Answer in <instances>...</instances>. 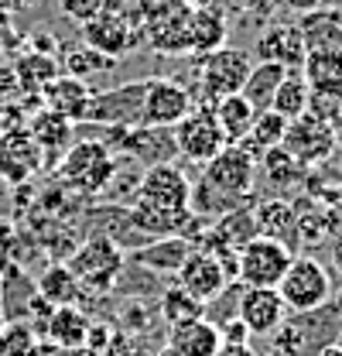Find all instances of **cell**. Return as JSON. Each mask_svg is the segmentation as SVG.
I'll use <instances>...</instances> for the list:
<instances>
[{
  "label": "cell",
  "mask_w": 342,
  "mask_h": 356,
  "mask_svg": "<svg viewBox=\"0 0 342 356\" xmlns=\"http://www.w3.org/2000/svg\"><path fill=\"white\" fill-rule=\"evenodd\" d=\"M250 55L243 48H215L209 55H199L195 58V99L199 103H219L222 96H233L240 92L247 76H250Z\"/></svg>",
  "instance_id": "obj_5"
},
{
  "label": "cell",
  "mask_w": 342,
  "mask_h": 356,
  "mask_svg": "<svg viewBox=\"0 0 342 356\" xmlns=\"http://www.w3.org/2000/svg\"><path fill=\"white\" fill-rule=\"evenodd\" d=\"M44 332L58 350H79V346H86L89 315L79 305H55L51 315L44 318Z\"/></svg>",
  "instance_id": "obj_25"
},
{
  "label": "cell",
  "mask_w": 342,
  "mask_h": 356,
  "mask_svg": "<svg viewBox=\"0 0 342 356\" xmlns=\"http://www.w3.org/2000/svg\"><path fill=\"white\" fill-rule=\"evenodd\" d=\"M38 295H42L44 302H51V305H76L79 302V281H76V274L69 270L65 261H58V264H48L44 267V274L38 277Z\"/></svg>",
  "instance_id": "obj_30"
},
{
  "label": "cell",
  "mask_w": 342,
  "mask_h": 356,
  "mask_svg": "<svg viewBox=\"0 0 342 356\" xmlns=\"http://www.w3.org/2000/svg\"><path fill=\"white\" fill-rule=\"evenodd\" d=\"M117 62H120V58H110V55H103V51H96V48H89V44H79V48H72V51L65 55V72L76 76V79H83V83H92L96 76L117 69Z\"/></svg>",
  "instance_id": "obj_35"
},
{
  "label": "cell",
  "mask_w": 342,
  "mask_h": 356,
  "mask_svg": "<svg viewBox=\"0 0 342 356\" xmlns=\"http://www.w3.org/2000/svg\"><path fill=\"white\" fill-rule=\"evenodd\" d=\"M7 131V124H3V110H0V134Z\"/></svg>",
  "instance_id": "obj_45"
},
{
  "label": "cell",
  "mask_w": 342,
  "mask_h": 356,
  "mask_svg": "<svg viewBox=\"0 0 342 356\" xmlns=\"http://www.w3.org/2000/svg\"><path fill=\"white\" fill-rule=\"evenodd\" d=\"M301 76L311 96L342 99V51H304Z\"/></svg>",
  "instance_id": "obj_24"
},
{
  "label": "cell",
  "mask_w": 342,
  "mask_h": 356,
  "mask_svg": "<svg viewBox=\"0 0 342 356\" xmlns=\"http://www.w3.org/2000/svg\"><path fill=\"white\" fill-rule=\"evenodd\" d=\"M133 10H137V17H140V24L147 31L154 24H165L171 17L192 10V3L188 0H133Z\"/></svg>",
  "instance_id": "obj_36"
},
{
  "label": "cell",
  "mask_w": 342,
  "mask_h": 356,
  "mask_svg": "<svg viewBox=\"0 0 342 356\" xmlns=\"http://www.w3.org/2000/svg\"><path fill=\"white\" fill-rule=\"evenodd\" d=\"M213 110H215V120H219V127H222V134H226V140H229V144L243 140V137L250 134V127H254L256 113H260L243 92L222 96L219 103H213Z\"/></svg>",
  "instance_id": "obj_26"
},
{
  "label": "cell",
  "mask_w": 342,
  "mask_h": 356,
  "mask_svg": "<svg viewBox=\"0 0 342 356\" xmlns=\"http://www.w3.org/2000/svg\"><path fill=\"white\" fill-rule=\"evenodd\" d=\"M281 147L298 161L301 168H318L325 165L336 147H339V127H332L329 120L315 117L311 110L301 113L295 120H288V131H284V140Z\"/></svg>",
  "instance_id": "obj_9"
},
{
  "label": "cell",
  "mask_w": 342,
  "mask_h": 356,
  "mask_svg": "<svg viewBox=\"0 0 342 356\" xmlns=\"http://www.w3.org/2000/svg\"><path fill=\"white\" fill-rule=\"evenodd\" d=\"M158 309H161V318H165L168 325H178V322H188V318L206 315V302L195 298L192 291H185V288L174 281V284H168V288L161 291Z\"/></svg>",
  "instance_id": "obj_34"
},
{
  "label": "cell",
  "mask_w": 342,
  "mask_h": 356,
  "mask_svg": "<svg viewBox=\"0 0 342 356\" xmlns=\"http://www.w3.org/2000/svg\"><path fill=\"white\" fill-rule=\"evenodd\" d=\"M256 168L263 172L267 185H270V188H277V192H284V188L298 185L301 178L308 175V168H301L298 161H295L281 144H277V147H270V151H263V158L256 161Z\"/></svg>",
  "instance_id": "obj_32"
},
{
  "label": "cell",
  "mask_w": 342,
  "mask_h": 356,
  "mask_svg": "<svg viewBox=\"0 0 342 356\" xmlns=\"http://www.w3.org/2000/svg\"><path fill=\"white\" fill-rule=\"evenodd\" d=\"M171 131H174V144H178V158L188 161V165H199V168L206 161H213L215 154L229 144L222 127H219V120H215L213 103H195L188 110V117H181Z\"/></svg>",
  "instance_id": "obj_6"
},
{
  "label": "cell",
  "mask_w": 342,
  "mask_h": 356,
  "mask_svg": "<svg viewBox=\"0 0 342 356\" xmlns=\"http://www.w3.org/2000/svg\"><path fill=\"white\" fill-rule=\"evenodd\" d=\"M103 7H106V0H58V10L69 21H76V24H86V21L99 17Z\"/></svg>",
  "instance_id": "obj_38"
},
{
  "label": "cell",
  "mask_w": 342,
  "mask_h": 356,
  "mask_svg": "<svg viewBox=\"0 0 342 356\" xmlns=\"http://www.w3.org/2000/svg\"><path fill=\"white\" fill-rule=\"evenodd\" d=\"M199 175L206 178L213 188L233 195V199H250L256 181V161L240 144H226L213 161H206L199 168Z\"/></svg>",
  "instance_id": "obj_12"
},
{
  "label": "cell",
  "mask_w": 342,
  "mask_h": 356,
  "mask_svg": "<svg viewBox=\"0 0 342 356\" xmlns=\"http://www.w3.org/2000/svg\"><path fill=\"white\" fill-rule=\"evenodd\" d=\"M38 168H44L42 147L35 144L31 131L21 124V127H7L0 134V178L3 181H28Z\"/></svg>",
  "instance_id": "obj_13"
},
{
  "label": "cell",
  "mask_w": 342,
  "mask_h": 356,
  "mask_svg": "<svg viewBox=\"0 0 342 356\" xmlns=\"http://www.w3.org/2000/svg\"><path fill=\"white\" fill-rule=\"evenodd\" d=\"M277 295L288 312H311L332 298V274L315 257H291V267L277 284Z\"/></svg>",
  "instance_id": "obj_10"
},
{
  "label": "cell",
  "mask_w": 342,
  "mask_h": 356,
  "mask_svg": "<svg viewBox=\"0 0 342 356\" xmlns=\"http://www.w3.org/2000/svg\"><path fill=\"white\" fill-rule=\"evenodd\" d=\"M69 270L79 281V291L86 295H106L120 284V274L127 270V254L106 240V236H89L83 247L69 254Z\"/></svg>",
  "instance_id": "obj_4"
},
{
  "label": "cell",
  "mask_w": 342,
  "mask_h": 356,
  "mask_svg": "<svg viewBox=\"0 0 342 356\" xmlns=\"http://www.w3.org/2000/svg\"><path fill=\"white\" fill-rule=\"evenodd\" d=\"M31 137H35V144L42 147V158L48 168H55L58 161H62V154L69 151V144L76 140V124L72 120H65L62 113H51V110H35L31 113V120L24 124Z\"/></svg>",
  "instance_id": "obj_17"
},
{
  "label": "cell",
  "mask_w": 342,
  "mask_h": 356,
  "mask_svg": "<svg viewBox=\"0 0 342 356\" xmlns=\"http://www.w3.org/2000/svg\"><path fill=\"white\" fill-rule=\"evenodd\" d=\"M174 281L185 288V291H192L195 298H202V302H209L215 298L233 277H229V270L226 264L215 257L213 250H206V247H195L188 257H185V264L178 267V274H174Z\"/></svg>",
  "instance_id": "obj_14"
},
{
  "label": "cell",
  "mask_w": 342,
  "mask_h": 356,
  "mask_svg": "<svg viewBox=\"0 0 342 356\" xmlns=\"http://www.w3.org/2000/svg\"><path fill=\"white\" fill-rule=\"evenodd\" d=\"M254 222L260 236H270L277 243H284L288 250H295L301 243L298 236V209L288 199H263L254 209Z\"/></svg>",
  "instance_id": "obj_21"
},
{
  "label": "cell",
  "mask_w": 342,
  "mask_h": 356,
  "mask_svg": "<svg viewBox=\"0 0 342 356\" xmlns=\"http://www.w3.org/2000/svg\"><path fill=\"white\" fill-rule=\"evenodd\" d=\"M195 92L178 83L174 76H151L147 79V92H144V113L140 124L151 127H174L181 117H188V110L195 106Z\"/></svg>",
  "instance_id": "obj_11"
},
{
  "label": "cell",
  "mask_w": 342,
  "mask_h": 356,
  "mask_svg": "<svg viewBox=\"0 0 342 356\" xmlns=\"http://www.w3.org/2000/svg\"><path fill=\"white\" fill-rule=\"evenodd\" d=\"M342 332V312L332 305V298L325 305L311 312H288V318L270 332L274 350L284 356H315L322 346L336 343Z\"/></svg>",
  "instance_id": "obj_1"
},
{
  "label": "cell",
  "mask_w": 342,
  "mask_h": 356,
  "mask_svg": "<svg viewBox=\"0 0 342 356\" xmlns=\"http://www.w3.org/2000/svg\"><path fill=\"white\" fill-rule=\"evenodd\" d=\"M291 257L295 250L256 233L254 240H247L236 250V281L243 288H277L284 270L291 267Z\"/></svg>",
  "instance_id": "obj_8"
},
{
  "label": "cell",
  "mask_w": 342,
  "mask_h": 356,
  "mask_svg": "<svg viewBox=\"0 0 342 356\" xmlns=\"http://www.w3.org/2000/svg\"><path fill=\"white\" fill-rule=\"evenodd\" d=\"M168 346L181 356H215L219 346H222V336H219L215 322L199 315V318L168 325Z\"/></svg>",
  "instance_id": "obj_22"
},
{
  "label": "cell",
  "mask_w": 342,
  "mask_h": 356,
  "mask_svg": "<svg viewBox=\"0 0 342 356\" xmlns=\"http://www.w3.org/2000/svg\"><path fill=\"white\" fill-rule=\"evenodd\" d=\"M188 14H192V10L171 17L165 24L147 28V31H144V44H147L154 55H165V58H181V55H188Z\"/></svg>",
  "instance_id": "obj_27"
},
{
  "label": "cell",
  "mask_w": 342,
  "mask_h": 356,
  "mask_svg": "<svg viewBox=\"0 0 342 356\" xmlns=\"http://www.w3.org/2000/svg\"><path fill=\"white\" fill-rule=\"evenodd\" d=\"M267 356H284V353H277V350H270V353H267Z\"/></svg>",
  "instance_id": "obj_46"
},
{
  "label": "cell",
  "mask_w": 342,
  "mask_h": 356,
  "mask_svg": "<svg viewBox=\"0 0 342 356\" xmlns=\"http://www.w3.org/2000/svg\"><path fill=\"white\" fill-rule=\"evenodd\" d=\"M154 356H181V353H174V350H171L168 343H165V346H161V350H158V353H154Z\"/></svg>",
  "instance_id": "obj_44"
},
{
  "label": "cell",
  "mask_w": 342,
  "mask_h": 356,
  "mask_svg": "<svg viewBox=\"0 0 342 356\" xmlns=\"http://www.w3.org/2000/svg\"><path fill=\"white\" fill-rule=\"evenodd\" d=\"M144 92H147V79H130L120 86L92 89L83 124H89V127H133V124H140Z\"/></svg>",
  "instance_id": "obj_7"
},
{
  "label": "cell",
  "mask_w": 342,
  "mask_h": 356,
  "mask_svg": "<svg viewBox=\"0 0 342 356\" xmlns=\"http://www.w3.org/2000/svg\"><path fill=\"white\" fill-rule=\"evenodd\" d=\"M10 65H14L17 86L24 89V92H31V96H38L44 83H51L58 76V58L48 55V51H35V48L31 51H21L17 62H10Z\"/></svg>",
  "instance_id": "obj_28"
},
{
  "label": "cell",
  "mask_w": 342,
  "mask_h": 356,
  "mask_svg": "<svg viewBox=\"0 0 342 356\" xmlns=\"http://www.w3.org/2000/svg\"><path fill=\"white\" fill-rule=\"evenodd\" d=\"M219 336H222V343H250V329L243 325L240 315L226 318V322L219 325Z\"/></svg>",
  "instance_id": "obj_39"
},
{
  "label": "cell",
  "mask_w": 342,
  "mask_h": 356,
  "mask_svg": "<svg viewBox=\"0 0 342 356\" xmlns=\"http://www.w3.org/2000/svg\"><path fill=\"white\" fill-rule=\"evenodd\" d=\"M55 168H58V178L69 192L99 195L113 175V168H117V154L99 137H79L76 134V140L69 144V151L62 154V161Z\"/></svg>",
  "instance_id": "obj_2"
},
{
  "label": "cell",
  "mask_w": 342,
  "mask_h": 356,
  "mask_svg": "<svg viewBox=\"0 0 342 356\" xmlns=\"http://www.w3.org/2000/svg\"><path fill=\"white\" fill-rule=\"evenodd\" d=\"M38 353V339L35 329L28 322H14L0 332V356H35Z\"/></svg>",
  "instance_id": "obj_37"
},
{
  "label": "cell",
  "mask_w": 342,
  "mask_h": 356,
  "mask_svg": "<svg viewBox=\"0 0 342 356\" xmlns=\"http://www.w3.org/2000/svg\"><path fill=\"white\" fill-rule=\"evenodd\" d=\"M17 76H14V65L10 62H0V99H7V96H14L17 92Z\"/></svg>",
  "instance_id": "obj_40"
},
{
  "label": "cell",
  "mask_w": 342,
  "mask_h": 356,
  "mask_svg": "<svg viewBox=\"0 0 342 356\" xmlns=\"http://www.w3.org/2000/svg\"><path fill=\"white\" fill-rule=\"evenodd\" d=\"M315 356H342V346L339 343H329V346H322Z\"/></svg>",
  "instance_id": "obj_43"
},
{
  "label": "cell",
  "mask_w": 342,
  "mask_h": 356,
  "mask_svg": "<svg viewBox=\"0 0 342 356\" xmlns=\"http://www.w3.org/2000/svg\"><path fill=\"white\" fill-rule=\"evenodd\" d=\"M284 131H288V117H281L277 110H260L250 134H247L243 140H236V144H240L254 161H260L263 151H270V147H277V144L284 140Z\"/></svg>",
  "instance_id": "obj_29"
},
{
  "label": "cell",
  "mask_w": 342,
  "mask_h": 356,
  "mask_svg": "<svg viewBox=\"0 0 342 356\" xmlns=\"http://www.w3.org/2000/svg\"><path fill=\"white\" fill-rule=\"evenodd\" d=\"M79 28H83V44L110 55V58H124L133 48L144 44V24L133 10V0H106L103 14Z\"/></svg>",
  "instance_id": "obj_3"
},
{
  "label": "cell",
  "mask_w": 342,
  "mask_h": 356,
  "mask_svg": "<svg viewBox=\"0 0 342 356\" xmlns=\"http://www.w3.org/2000/svg\"><path fill=\"white\" fill-rule=\"evenodd\" d=\"M336 343H339V346H342V332H339V339H336Z\"/></svg>",
  "instance_id": "obj_47"
},
{
  "label": "cell",
  "mask_w": 342,
  "mask_h": 356,
  "mask_svg": "<svg viewBox=\"0 0 342 356\" xmlns=\"http://www.w3.org/2000/svg\"><path fill=\"white\" fill-rule=\"evenodd\" d=\"M284 65H277V62H256V65H250V76H247V83H243V96L254 103L256 110H267L270 106V99H274V92H277V86H281V79H284Z\"/></svg>",
  "instance_id": "obj_33"
},
{
  "label": "cell",
  "mask_w": 342,
  "mask_h": 356,
  "mask_svg": "<svg viewBox=\"0 0 342 356\" xmlns=\"http://www.w3.org/2000/svg\"><path fill=\"white\" fill-rule=\"evenodd\" d=\"M329 264H332L336 274H342V233L332 240V247H329Z\"/></svg>",
  "instance_id": "obj_42"
},
{
  "label": "cell",
  "mask_w": 342,
  "mask_h": 356,
  "mask_svg": "<svg viewBox=\"0 0 342 356\" xmlns=\"http://www.w3.org/2000/svg\"><path fill=\"white\" fill-rule=\"evenodd\" d=\"M236 315L243 318V325L250 329V336L270 339V332L288 318V305L281 302L277 288H243Z\"/></svg>",
  "instance_id": "obj_15"
},
{
  "label": "cell",
  "mask_w": 342,
  "mask_h": 356,
  "mask_svg": "<svg viewBox=\"0 0 342 356\" xmlns=\"http://www.w3.org/2000/svg\"><path fill=\"white\" fill-rule=\"evenodd\" d=\"M89 96H92L89 83L76 79V76H69V72H58V76H55L51 83H44L42 92H38V99H42L44 110L62 113V117H65V120H72V124H83L86 120Z\"/></svg>",
  "instance_id": "obj_18"
},
{
  "label": "cell",
  "mask_w": 342,
  "mask_h": 356,
  "mask_svg": "<svg viewBox=\"0 0 342 356\" xmlns=\"http://www.w3.org/2000/svg\"><path fill=\"white\" fill-rule=\"evenodd\" d=\"M0 181H3V178H0Z\"/></svg>",
  "instance_id": "obj_48"
},
{
  "label": "cell",
  "mask_w": 342,
  "mask_h": 356,
  "mask_svg": "<svg viewBox=\"0 0 342 356\" xmlns=\"http://www.w3.org/2000/svg\"><path fill=\"white\" fill-rule=\"evenodd\" d=\"M298 31L304 51H342V10L318 3L298 17Z\"/></svg>",
  "instance_id": "obj_19"
},
{
  "label": "cell",
  "mask_w": 342,
  "mask_h": 356,
  "mask_svg": "<svg viewBox=\"0 0 342 356\" xmlns=\"http://www.w3.org/2000/svg\"><path fill=\"white\" fill-rule=\"evenodd\" d=\"M226 35H229V24H226V14L219 7H192L188 14V55H209L215 48L226 44Z\"/></svg>",
  "instance_id": "obj_23"
},
{
  "label": "cell",
  "mask_w": 342,
  "mask_h": 356,
  "mask_svg": "<svg viewBox=\"0 0 342 356\" xmlns=\"http://www.w3.org/2000/svg\"><path fill=\"white\" fill-rule=\"evenodd\" d=\"M215 356H260L250 343H222Z\"/></svg>",
  "instance_id": "obj_41"
},
{
  "label": "cell",
  "mask_w": 342,
  "mask_h": 356,
  "mask_svg": "<svg viewBox=\"0 0 342 356\" xmlns=\"http://www.w3.org/2000/svg\"><path fill=\"white\" fill-rule=\"evenodd\" d=\"M308 103H311V89H308V83H304L301 69H288L267 110H277L281 117L295 120V117H301V113H308Z\"/></svg>",
  "instance_id": "obj_31"
},
{
  "label": "cell",
  "mask_w": 342,
  "mask_h": 356,
  "mask_svg": "<svg viewBox=\"0 0 342 356\" xmlns=\"http://www.w3.org/2000/svg\"><path fill=\"white\" fill-rule=\"evenodd\" d=\"M195 250V243L188 240V236H181V233H168V236H151L144 247H137V250H130V264L144 267L147 274H165V277H174L178 274V267L185 264V257Z\"/></svg>",
  "instance_id": "obj_16"
},
{
  "label": "cell",
  "mask_w": 342,
  "mask_h": 356,
  "mask_svg": "<svg viewBox=\"0 0 342 356\" xmlns=\"http://www.w3.org/2000/svg\"><path fill=\"white\" fill-rule=\"evenodd\" d=\"M254 55L263 62H277L284 69H301L304 62V44H301L298 24H267L254 42Z\"/></svg>",
  "instance_id": "obj_20"
}]
</instances>
